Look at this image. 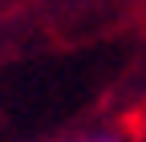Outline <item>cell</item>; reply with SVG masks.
<instances>
[{"label": "cell", "mask_w": 146, "mask_h": 142, "mask_svg": "<svg viewBox=\"0 0 146 142\" xmlns=\"http://www.w3.org/2000/svg\"><path fill=\"white\" fill-rule=\"evenodd\" d=\"M61 142H122L114 130H77V134H65Z\"/></svg>", "instance_id": "1"}]
</instances>
